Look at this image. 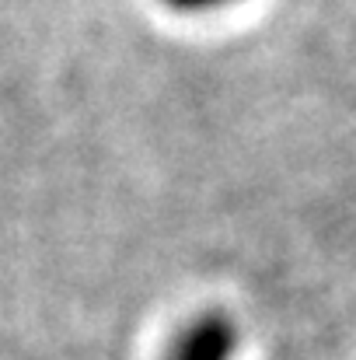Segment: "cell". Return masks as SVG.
Here are the masks:
<instances>
[{"label":"cell","instance_id":"7a4b0ae2","mask_svg":"<svg viewBox=\"0 0 356 360\" xmlns=\"http://www.w3.org/2000/svg\"><path fill=\"white\" fill-rule=\"evenodd\" d=\"M171 11H210V7H224L231 0H164Z\"/></svg>","mask_w":356,"mask_h":360},{"label":"cell","instance_id":"6da1fadb","mask_svg":"<svg viewBox=\"0 0 356 360\" xmlns=\"http://www.w3.org/2000/svg\"><path fill=\"white\" fill-rule=\"evenodd\" d=\"M237 347V333L224 315H199L171 347L168 360H231Z\"/></svg>","mask_w":356,"mask_h":360}]
</instances>
